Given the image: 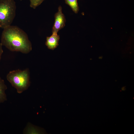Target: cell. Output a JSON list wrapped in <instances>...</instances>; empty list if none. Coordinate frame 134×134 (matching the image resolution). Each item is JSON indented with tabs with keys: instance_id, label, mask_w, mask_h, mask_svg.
<instances>
[{
	"instance_id": "3",
	"label": "cell",
	"mask_w": 134,
	"mask_h": 134,
	"mask_svg": "<svg viewBox=\"0 0 134 134\" xmlns=\"http://www.w3.org/2000/svg\"><path fill=\"white\" fill-rule=\"evenodd\" d=\"M14 0H0V28L4 29L12 23L16 15Z\"/></svg>"
},
{
	"instance_id": "4",
	"label": "cell",
	"mask_w": 134,
	"mask_h": 134,
	"mask_svg": "<svg viewBox=\"0 0 134 134\" xmlns=\"http://www.w3.org/2000/svg\"><path fill=\"white\" fill-rule=\"evenodd\" d=\"M55 21L52 28V33H58L59 31L65 26L66 20L64 15L62 12V7L59 6L58 12L54 15Z\"/></svg>"
},
{
	"instance_id": "1",
	"label": "cell",
	"mask_w": 134,
	"mask_h": 134,
	"mask_svg": "<svg viewBox=\"0 0 134 134\" xmlns=\"http://www.w3.org/2000/svg\"><path fill=\"white\" fill-rule=\"evenodd\" d=\"M1 43L11 51L27 54L32 50L31 43L27 34L16 26L11 25L3 29Z\"/></svg>"
},
{
	"instance_id": "6",
	"label": "cell",
	"mask_w": 134,
	"mask_h": 134,
	"mask_svg": "<svg viewBox=\"0 0 134 134\" xmlns=\"http://www.w3.org/2000/svg\"><path fill=\"white\" fill-rule=\"evenodd\" d=\"M7 89L4 80L0 77V103H3L7 100L5 92Z\"/></svg>"
},
{
	"instance_id": "7",
	"label": "cell",
	"mask_w": 134,
	"mask_h": 134,
	"mask_svg": "<svg viewBox=\"0 0 134 134\" xmlns=\"http://www.w3.org/2000/svg\"><path fill=\"white\" fill-rule=\"evenodd\" d=\"M66 4L68 5L73 11L77 13L79 10L77 0H64Z\"/></svg>"
},
{
	"instance_id": "2",
	"label": "cell",
	"mask_w": 134,
	"mask_h": 134,
	"mask_svg": "<svg viewBox=\"0 0 134 134\" xmlns=\"http://www.w3.org/2000/svg\"><path fill=\"white\" fill-rule=\"evenodd\" d=\"M6 78L19 94L27 90L30 85V73L28 68L23 70L18 69L11 71L7 74Z\"/></svg>"
},
{
	"instance_id": "5",
	"label": "cell",
	"mask_w": 134,
	"mask_h": 134,
	"mask_svg": "<svg viewBox=\"0 0 134 134\" xmlns=\"http://www.w3.org/2000/svg\"><path fill=\"white\" fill-rule=\"evenodd\" d=\"M60 38L57 33H52L51 36L46 37L45 44L48 49L53 50L59 45Z\"/></svg>"
},
{
	"instance_id": "9",
	"label": "cell",
	"mask_w": 134,
	"mask_h": 134,
	"mask_svg": "<svg viewBox=\"0 0 134 134\" xmlns=\"http://www.w3.org/2000/svg\"><path fill=\"white\" fill-rule=\"evenodd\" d=\"M2 45L1 43H0V62L1 60V56L2 54L3 51L2 48Z\"/></svg>"
},
{
	"instance_id": "8",
	"label": "cell",
	"mask_w": 134,
	"mask_h": 134,
	"mask_svg": "<svg viewBox=\"0 0 134 134\" xmlns=\"http://www.w3.org/2000/svg\"><path fill=\"white\" fill-rule=\"evenodd\" d=\"M45 0H30V7L35 9L40 5Z\"/></svg>"
}]
</instances>
